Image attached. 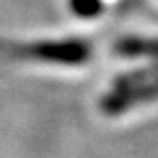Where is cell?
I'll list each match as a JSON object with an SVG mask.
<instances>
[{"label": "cell", "instance_id": "obj_1", "mask_svg": "<svg viewBox=\"0 0 158 158\" xmlns=\"http://www.w3.org/2000/svg\"><path fill=\"white\" fill-rule=\"evenodd\" d=\"M30 53L34 58L52 60V62H64V64H77L88 58V45L79 41H62V43H39L30 47Z\"/></svg>", "mask_w": 158, "mask_h": 158}]
</instances>
